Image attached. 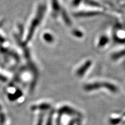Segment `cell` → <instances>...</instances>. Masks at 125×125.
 <instances>
[{
  "label": "cell",
  "mask_w": 125,
  "mask_h": 125,
  "mask_svg": "<svg viewBox=\"0 0 125 125\" xmlns=\"http://www.w3.org/2000/svg\"><path fill=\"white\" fill-rule=\"evenodd\" d=\"M79 65V67L78 66L76 70V75L78 76H83L93 65V61L91 59H87Z\"/></svg>",
  "instance_id": "1"
},
{
  "label": "cell",
  "mask_w": 125,
  "mask_h": 125,
  "mask_svg": "<svg viewBox=\"0 0 125 125\" xmlns=\"http://www.w3.org/2000/svg\"><path fill=\"white\" fill-rule=\"evenodd\" d=\"M110 38L109 36L106 34H101L98 37L96 41V47L98 49H103L107 47L110 42Z\"/></svg>",
  "instance_id": "2"
}]
</instances>
